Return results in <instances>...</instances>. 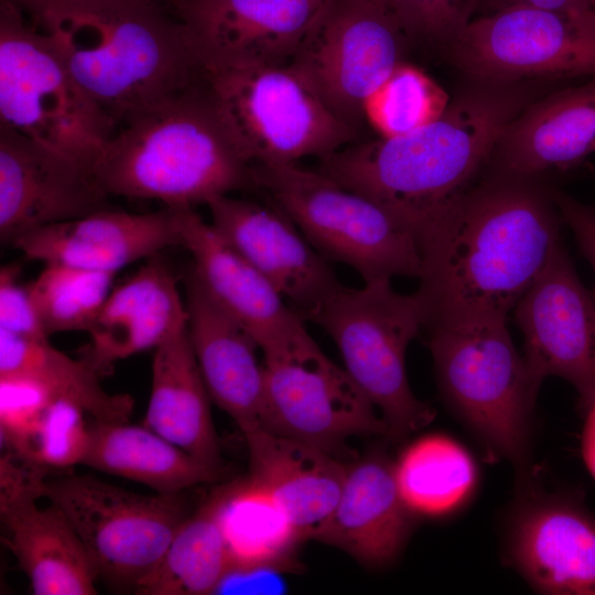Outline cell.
Masks as SVG:
<instances>
[{
	"mask_svg": "<svg viewBox=\"0 0 595 595\" xmlns=\"http://www.w3.org/2000/svg\"><path fill=\"white\" fill-rule=\"evenodd\" d=\"M563 225L552 190L540 182L487 175L472 186L420 235L414 294L423 329L507 322L562 241Z\"/></svg>",
	"mask_w": 595,
	"mask_h": 595,
	"instance_id": "obj_1",
	"label": "cell"
},
{
	"mask_svg": "<svg viewBox=\"0 0 595 595\" xmlns=\"http://www.w3.org/2000/svg\"><path fill=\"white\" fill-rule=\"evenodd\" d=\"M529 91L484 86L451 101L436 120L412 132L353 142L318 158L316 170L381 204L419 236L467 192L489 163Z\"/></svg>",
	"mask_w": 595,
	"mask_h": 595,
	"instance_id": "obj_2",
	"label": "cell"
},
{
	"mask_svg": "<svg viewBox=\"0 0 595 595\" xmlns=\"http://www.w3.org/2000/svg\"><path fill=\"white\" fill-rule=\"evenodd\" d=\"M20 8L118 126L201 77L186 28L167 0H50Z\"/></svg>",
	"mask_w": 595,
	"mask_h": 595,
	"instance_id": "obj_3",
	"label": "cell"
},
{
	"mask_svg": "<svg viewBox=\"0 0 595 595\" xmlns=\"http://www.w3.org/2000/svg\"><path fill=\"white\" fill-rule=\"evenodd\" d=\"M93 174L108 197L152 199L174 209L255 188L252 167L201 77L121 122L94 163Z\"/></svg>",
	"mask_w": 595,
	"mask_h": 595,
	"instance_id": "obj_4",
	"label": "cell"
},
{
	"mask_svg": "<svg viewBox=\"0 0 595 595\" xmlns=\"http://www.w3.org/2000/svg\"><path fill=\"white\" fill-rule=\"evenodd\" d=\"M442 399L495 457L527 476L536 386L507 328L488 321L424 328Z\"/></svg>",
	"mask_w": 595,
	"mask_h": 595,
	"instance_id": "obj_5",
	"label": "cell"
},
{
	"mask_svg": "<svg viewBox=\"0 0 595 595\" xmlns=\"http://www.w3.org/2000/svg\"><path fill=\"white\" fill-rule=\"evenodd\" d=\"M251 167L255 188L285 214L326 260L351 267L364 282L419 279V236L381 204L316 169L296 163Z\"/></svg>",
	"mask_w": 595,
	"mask_h": 595,
	"instance_id": "obj_6",
	"label": "cell"
},
{
	"mask_svg": "<svg viewBox=\"0 0 595 595\" xmlns=\"http://www.w3.org/2000/svg\"><path fill=\"white\" fill-rule=\"evenodd\" d=\"M0 123L91 171L118 128L12 0H0Z\"/></svg>",
	"mask_w": 595,
	"mask_h": 595,
	"instance_id": "obj_7",
	"label": "cell"
},
{
	"mask_svg": "<svg viewBox=\"0 0 595 595\" xmlns=\"http://www.w3.org/2000/svg\"><path fill=\"white\" fill-rule=\"evenodd\" d=\"M201 78L250 165L322 158L358 140L290 65H203Z\"/></svg>",
	"mask_w": 595,
	"mask_h": 595,
	"instance_id": "obj_8",
	"label": "cell"
},
{
	"mask_svg": "<svg viewBox=\"0 0 595 595\" xmlns=\"http://www.w3.org/2000/svg\"><path fill=\"white\" fill-rule=\"evenodd\" d=\"M307 321L334 340L345 370L382 416L387 436L404 439L434 419V409L413 394L405 369L408 346L424 325L414 293L397 292L390 279L343 285Z\"/></svg>",
	"mask_w": 595,
	"mask_h": 595,
	"instance_id": "obj_9",
	"label": "cell"
},
{
	"mask_svg": "<svg viewBox=\"0 0 595 595\" xmlns=\"http://www.w3.org/2000/svg\"><path fill=\"white\" fill-rule=\"evenodd\" d=\"M42 496L67 518L98 576L132 589L186 518L181 494L141 495L89 475L44 480Z\"/></svg>",
	"mask_w": 595,
	"mask_h": 595,
	"instance_id": "obj_10",
	"label": "cell"
},
{
	"mask_svg": "<svg viewBox=\"0 0 595 595\" xmlns=\"http://www.w3.org/2000/svg\"><path fill=\"white\" fill-rule=\"evenodd\" d=\"M404 34L371 0H326L289 65L343 121L359 131L370 94L402 62Z\"/></svg>",
	"mask_w": 595,
	"mask_h": 595,
	"instance_id": "obj_11",
	"label": "cell"
},
{
	"mask_svg": "<svg viewBox=\"0 0 595 595\" xmlns=\"http://www.w3.org/2000/svg\"><path fill=\"white\" fill-rule=\"evenodd\" d=\"M450 47L455 64L483 83L595 76V21L529 4L474 18Z\"/></svg>",
	"mask_w": 595,
	"mask_h": 595,
	"instance_id": "obj_12",
	"label": "cell"
},
{
	"mask_svg": "<svg viewBox=\"0 0 595 595\" xmlns=\"http://www.w3.org/2000/svg\"><path fill=\"white\" fill-rule=\"evenodd\" d=\"M264 430L334 454L350 437L387 435L376 407L313 338L263 356Z\"/></svg>",
	"mask_w": 595,
	"mask_h": 595,
	"instance_id": "obj_13",
	"label": "cell"
},
{
	"mask_svg": "<svg viewBox=\"0 0 595 595\" xmlns=\"http://www.w3.org/2000/svg\"><path fill=\"white\" fill-rule=\"evenodd\" d=\"M523 358L537 387L555 376L578 393L584 412L595 403V294L580 280L560 241L513 309Z\"/></svg>",
	"mask_w": 595,
	"mask_h": 595,
	"instance_id": "obj_14",
	"label": "cell"
},
{
	"mask_svg": "<svg viewBox=\"0 0 595 595\" xmlns=\"http://www.w3.org/2000/svg\"><path fill=\"white\" fill-rule=\"evenodd\" d=\"M46 469L6 455L0 461V515L7 545L35 595L97 594V571L76 531L54 505L40 507Z\"/></svg>",
	"mask_w": 595,
	"mask_h": 595,
	"instance_id": "obj_15",
	"label": "cell"
},
{
	"mask_svg": "<svg viewBox=\"0 0 595 595\" xmlns=\"http://www.w3.org/2000/svg\"><path fill=\"white\" fill-rule=\"evenodd\" d=\"M93 171L0 123V240L109 208Z\"/></svg>",
	"mask_w": 595,
	"mask_h": 595,
	"instance_id": "obj_16",
	"label": "cell"
},
{
	"mask_svg": "<svg viewBox=\"0 0 595 595\" xmlns=\"http://www.w3.org/2000/svg\"><path fill=\"white\" fill-rule=\"evenodd\" d=\"M509 520L507 560L536 592L595 595V515L578 498L532 491Z\"/></svg>",
	"mask_w": 595,
	"mask_h": 595,
	"instance_id": "obj_17",
	"label": "cell"
},
{
	"mask_svg": "<svg viewBox=\"0 0 595 595\" xmlns=\"http://www.w3.org/2000/svg\"><path fill=\"white\" fill-rule=\"evenodd\" d=\"M201 65H289L326 0H167Z\"/></svg>",
	"mask_w": 595,
	"mask_h": 595,
	"instance_id": "obj_18",
	"label": "cell"
},
{
	"mask_svg": "<svg viewBox=\"0 0 595 595\" xmlns=\"http://www.w3.org/2000/svg\"><path fill=\"white\" fill-rule=\"evenodd\" d=\"M207 206L216 231L304 321L343 286L329 261L273 205L224 195Z\"/></svg>",
	"mask_w": 595,
	"mask_h": 595,
	"instance_id": "obj_19",
	"label": "cell"
},
{
	"mask_svg": "<svg viewBox=\"0 0 595 595\" xmlns=\"http://www.w3.org/2000/svg\"><path fill=\"white\" fill-rule=\"evenodd\" d=\"M177 210L181 247L209 296L257 342L263 355L312 338L281 293L194 208Z\"/></svg>",
	"mask_w": 595,
	"mask_h": 595,
	"instance_id": "obj_20",
	"label": "cell"
},
{
	"mask_svg": "<svg viewBox=\"0 0 595 595\" xmlns=\"http://www.w3.org/2000/svg\"><path fill=\"white\" fill-rule=\"evenodd\" d=\"M187 332L210 399L244 435L264 430L266 380L255 338L209 296L190 266Z\"/></svg>",
	"mask_w": 595,
	"mask_h": 595,
	"instance_id": "obj_21",
	"label": "cell"
},
{
	"mask_svg": "<svg viewBox=\"0 0 595 595\" xmlns=\"http://www.w3.org/2000/svg\"><path fill=\"white\" fill-rule=\"evenodd\" d=\"M181 246L177 210L150 213L105 208L20 236L12 247L28 259L117 273L166 248Z\"/></svg>",
	"mask_w": 595,
	"mask_h": 595,
	"instance_id": "obj_22",
	"label": "cell"
},
{
	"mask_svg": "<svg viewBox=\"0 0 595 595\" xmlns=\"http://www.w3.org/2000/svg\"><path fill=\"white\" fill-rule=\"evenodd\" d=\"M595 153V76L529 104L507 126L489 176L534 181L565 172Z\"/></svg>",
	"mask_w": 595,
	"mask_h": 595,
	"instance_id": "obj_23",
	"label": "cell"
},
{
	"mask_svg": "<svg viewBox=\"0 0 595 595\" xmlns=\"http://www.w3.org/2000/svg\"><path fill=\"white\" fill-rule=\"evenodd\" d=\"M413 515L400 495L394 463L374 453L347 467L339 498L313 540L368 566H385L402 551Z\"/></svg>",
	"mask_w": 595,
	"mask_h": 595,
	"instance_id": "obj_24",
	"label": "cell"
},
{
	"mask_svg": "<svg viewBox=\"0 0 595 595\" xmlns=\"http://www.w3.org/2000/svg\"><path fill=\"white\" fill-rule=\"evenodd\" d=\"M187 321L185 300L171 268L158 256L112 289L88 329L82 358L100 376L113 364L155 349Z\"/></svg>",
	"mask_w": 595,
	"mask_h": 595,
	"instance_id": "obj_25",
	"label": "cell"
},
{
	"mask_svg": "<svg viewBox=\"0 0 595 595\" xmlns=\"http://www.w3.org/2000/svg\"><path fill=\"white\" fill-rule=\"evenodd\" d=\"M245 439L250 479L283 506L301 541L314 539L339 498L347 466L317 446L267 430Z\"/></svg>",
	"mask_w": 595,
	"mask_h": 595,
	"instance_id": "obj_26",
	"label": "cell"
},
{
	"mask_svg": "<svg viewBox=\"0 0 595 595\" xmlns=\"http://www.w3.org/2000/svg\"><path fill=\"white\" fill-rule=\"evenodd\" d=\"M209 399L186 321L154 349L143 425L196 459L220 469V447Z\"/></svg>",
	"mask_w": 595,
	"mask_h": 595,
	"instance_id": "obj_27",
	"label": "cell"
},
{
	"mask_svg": "<svg viewBox=\"0 0 595 595\" xmlns=\"http://www.w3.org/2000/svg\"><path fill=\"white\" fill-rule=\"evenodd\" d=\"M82 465L143 484L161 495H180L190 487L212 483L220 470L145 425L95 420L89 424V444Z\"/></svg>",
	"mask_w": 595,
	"mask_h": 595,
	"instance_id": "obj_28",
	"label": "cell"
},
{
	"mask_svg": "<svg viewBox=\"0 0 595 595\" xmlns=\"http://www.w3.org/2000/svg\"><path fill=\"white\" fill-rule=\"evenodd\" d=\"M231 560L218 491L184 519L161 560L133 591L141 595L214 594Z\"/></svg>",
	"mask_w": 595,
	"mask_h": 595,
	"instance_id": "obj_29",
	"label": "cell"
},
{
	"mask_svg": "<svg viewBox=\"0 0 595 595\" xmlns=\"http://www.w3.org/2000/svg\"><path fill=\"white\" fill-rule=\"evenodd\" d=\"M23 375L45 383L57 396L74 401L95 421L128 422L133 399L109 393L101 376L83 358L56 349L48 338H31L0 329V376Z\"/></svg>",
	"mask_w": 595,
	"mask_h": 595,
	"instance_id": "obj_30",
	"label": "cell"
},
{
	"mask_svg": "<svg viewBox=\"0 0 595 595\" xmlns=\"http://www.w3.org/2000/svg\"><path fill=\"white\" fill-rule=\"evenodd\" d=\"M400 495L414 515L440 517L461 508L474 493L477 468L468 451L443 434L412 442L394 463Z\"/></svg>",
	"mask_w": 595,
	"mask_h": 595,
	"instance_id": "obj_31",
	"label": "cell"
},
{
	"mask_svg": "<svg viewBox=\"0 0 595 595\" xmlns=\"http://www.w3.org/2000/svg\"><path fill=\"white\" fill-rule=\"evenodd\" d=\"M220 520L231 561L289 569L301 539L283 506L249 479L220 490Z\"/></svg>",
	"mask_w": 595,
	"mask_h": 595,
	"instance_id": "obj_32",
	"label": "cell"
},
{
	"mask_svg": "<svg viewBox=\"0 0 595 595\" xmlns=\"http://www.w3.org/2000/svg\"><path fill=\"white\" fill-rule=\"evenodd\" d=\"M116 274L58 262L44 263L28 286L46 334L88 332L112 290Z\"/></svg>",
	"mask_w": 595,
	"mask_h": 595,
	"instance_id": "obj_33",
	"label": "cell"
},
{
	"mask_svg": "<svg viewBox=\"0 0 595 595\" xmlns=\"http://www.w3.org/2000/svg\"><path fill=\"white\" fill-rule=\"evenodd\" d=\"M450 104V96L432 76L402 61L366 99L364 122L378 138L397 137L436 120Z\"/></svg>",
	"mask_w": 595,
	"mask_h": 595,
	"instance_id": "obj_34",
	"label": "cell"
},
{
	"mask_svg": "<svg viewBox=\"0 0 595 595\" xmlns=\"http://www.w3.org/2000/svg\"><path fill=\"white\" fill-rule=\"evenodd\" d=\"M86 415L74 401L57 397L28 431L4 443L13 455L37 467L82 465L89 444Z\"/></svg>",
	"mask_w": 595,
	"mask_h": 595,
	"instance_id": "obj_35",
	"label": "cell"
},
{
	"mask_svg": "<svg viewBox=\"0 0 595 595\" xmlns=\"http://www.w3.org/2000/svg\"><path fill=\"white\" fill-rule=\"evenodd\" d=\"M483 0H390L389 9L407 37L451 42Z\"/></svg>",
	"mask_w": 595,
	"mask_h": 595,
	"instance_id": "obj_36",
	"label": "cell"
},
{
	"mask_svg": "<svg viewBox=\"0 0 595 595\" xmlns=\"http://www.w3.org/2000/svg\"><path fill=\"white\" fill-rule=\"evenodd\" d=\"M60 396L42 381L23 375L0 376V428L9 441L28 431Z\"/></svg>",
	"mask_w": 595,
	"mask_h": 595,
	"instance_id": "obj_37",
	"label": "cell"
},
{
	"mask_svg": "<svg viewBox=\"0 0 595 595\" xmlns=\"http://www.w3.org/2000/svg\"><path fill=\"white\" fill-rule=\"evenodd\" d=\"M20 267L0 271V329L31 338H48L37 316L29 286L19 283Z\"/></svg>",
	"mask_w": 595,
	"mask_h": 595,
	"instance_id": "obj_38",
	"label": "cell"
},
{
	"mask_svg": "<svg viewBox=\"0 0 595 595\" xmlns=\"http://www.w3.org/2000/svg\"><path fill=\"white\" fill-rule=\"evenodd\" d=\"M289 569L231 561L214 594H280L285 589L282 572Z\"/></svg>",
	"mask_w": 595,
	"mask_h": 595,
	"instance_id": "obj_39",
	"label": "cell"
},
{
	"mask_svg": "<svg viewBox=\"0 0 595 595\" xmlns=\"http://www.w3.org/2000/svg\"><path fill=\"white\" fill-rule=\"evenodd\" d=\"M552 196L564 225L573 231L580 252L595 274V206L582 204L556 190H552ZM593 292L595 294V286Z\"/></svg>",
	"mask_w": 595,
	"mask_h": 595,
	"instance_id": "obj_40",
	"label": "cell"
},
{
	"mask_svg": "<svg viewBox=\"0 0 595 595\" xmlns=\"http://www.w3.org/2000/svg\"><path fill=\"white\" fill-rule=\"evenodd\" d=\"M496 3L497 8L510 4H529L572 18L595 21V0H496Z\"/></svg>",
	"mask_w": 595,
	"mask_h": 595,
	"instance_id": "obj_41",
	"label": "cell"
},
{
	"mask_svg": "<svg viewBox=\"0 0 595 595\" xmlns=\"http://www.w3.org/2000/svg\"><path fill=\"white\" fill-rule=\"evenodd\" d=\"M583 413L585 422L581 436V453L587 470L595 479V403Z\"/></svg>",
	"mask_w": 595,
	"mask_h": 595,
	"instance_id": "obj_42",
	"label": "cell"
},
{
	"mask_svg": "<svg viewBox=\"0 0 595 595\" xmlns=\"http://www.w3.org/2000/svg\"><path fill=\"white\" fill-rule=\"evenodd\" d=\"M12 1L15 2L19 6H24V4H28V3H31V2L50 1V0H12Z\"/></svg>",
	"mask_w": 595,
	"mask_h": 595,
	"instance_id": "obj_43",
	"label": "cell"
},
{
	"mask_svg": "<svg viewBox=\"0 0 595 595\" xmlns=\"http://www.w3.org/2000/svg\"><path fill=\"white\" fill-rule=\"evenodd\" d=\"M371 1L379 3L381 6H385L387 8H389V3H390V0H371Z\"/></svg>",
	"mask_w": 595,
	"mask_h": 595,
	"instance_id": "obj_44",
	"label": "cell"
}]
</instances>
